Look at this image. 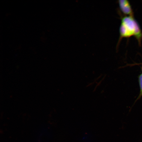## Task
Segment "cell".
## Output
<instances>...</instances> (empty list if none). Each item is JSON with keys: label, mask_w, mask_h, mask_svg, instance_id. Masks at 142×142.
<instances>
[{"label": "cell", "mask_w": 142, "mask_h": 142, "mask_svg": "<svg viewBox=\"0 0 142 142\" xmlns=\"http://www.w3.org/2000/svg\"><path fill=\"white\" fill-rule=\"evenodd\" d=\"M121 25L127 33L129 37L133 35L140 43L142 33L138 23L132 16L124 17L122 18Z\"/></svg>", "instance_id": "6da1fadb"}, {"label": "cell", "mask_w": 142, "mask_h": 142, "mask_svg": "<svg viewBox=\"0 0 142 142\" xmlns=\"http://www.w3.org/2000/svg\"><path fill=\"white\" fill-rule=\"evenodd\" d=\"M139 80L140 88L141 94V95L142 94V74L139 76Z\"/></svg>", "instance_id": "3957f363"}, {"label": "cell", "mask_w": 142, "mask_h": 142, "mask_svg": "<svg viewBox=\"0 0 142 142\" xmlns=\"http://www.w3.org/2000/svg\"><path fill=\"white\" fill-rule=\"evenodd\" d=\"M119 4L120 8L124 14L132 15V10L129 1L127 0H119Z\"/></svg>", "instance_id": "7a4b0ae2"}]
</instances>
